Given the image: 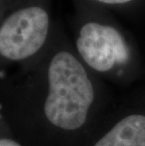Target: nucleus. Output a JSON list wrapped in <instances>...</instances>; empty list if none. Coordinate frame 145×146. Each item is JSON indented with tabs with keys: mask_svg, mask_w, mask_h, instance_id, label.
I'll return each mask as SVG.
<instances>
[{
	"mask_svg": "<svg viewBox=\"0 0 145 146\" xmlns=\"http://www.w3.org/2000/svg\"><path fill=\"white\" fill-rule=\"evenodd\" d=\"M19 86L17 118L46 141H76L87 134L101 108L100 86L68 51L53 56L41 82Z\"/></svg>",
	"mask_w": 145,
	"mask_h": 146,
	"instance_id": "nucleus-1",
	"label": "nucleus"
},
{
	"mask_svg": "<svg viewBox=\"0 0 145 146\" xmlns=\"http://www.w3.org/2000/svg\"><path fill=\"white\" fill-rule=\"evenodd\" d=\"M76 49L83 61L101 74H123L122 67L131 60V51L122 33L114 27L89 22L79 30Z\"/></svg>",
	"mask_w": 145,
	"mask_h": 146,
	"instance_id": "nucleus-2",
	"label": "nucleus"
},
{
	"mask_svg": "<svg viewBox=\"0 0 145 146\" xmlns=\"http://www.w3.org/2000/svg\"><path fill=\"white\" fill-rule=\"evenodd\" d=\"M49 31V16L44 9L30 7L6 18L0 27V54L11 61L35 55L42 47Z\"/></svg>",
	"mask_w": 145,
	"mask_h": 146,
	"instance_id": "nucleus-3",
	"label": "nucleus"
},
{
	"mask_svg": "<svg viewBox=\"0 0 145 146\" xmlns=\"http://www.w3.org/2000/svg\"><path fill=\"white\" fill-rule=\"evenodd\" d=\"M89 146H145V108L118 115Z\"/></svg>",
	"mask_w": 145,
	"mask_h": 146,
	"instance_id": "nucleus-4",
	"label": "nucleus"
},
{
	"mask_svg": "<svg viewBox=\"0 0 145 146\" xmlns=\"http://www.w3.org/2000/svg\"><path fill=\"white\" fill-rule=\"evenodd\" d=\"M0 146H24L16 139L7 136H1L0 139Z\"/></svg>",
	"mask_w": 145,
	"mask_h": 146,
	"instance_id": "nucleus-5",
	"label": "nucleus"
},
{
	"mask_svg": "<svg viewBox=\"0 0 145 146\" xmlns=\"http://www.w3.org/2000/svg\"><path fill=\"white\" fill-rule=\"evenodd\" d=\"M102 3H107V4H122V3L129 2L131 0H96Z\"/></svg>",
	"mask_w": 145,
	"mask_h": 146,
	"instance_id": "nucleus-6",
	"label": "nucleus"
}]
</instances>
